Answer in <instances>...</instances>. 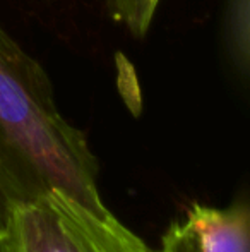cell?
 Here are the masks:
<instances>
[{
	"instance_id": "4",
	"label": "cell",
	"mask_w": 250,
	"mask_h": 252,
	"mask_svg": "<svg viewBox=\"0 0 250 252\" xmlns=\"http://www.w3.org/2000/svg\"><path fill=\"white\" fill-rule=\"evenodd\" d=\"M250 0H224L223 38L233 69L244 77L249 74Z\"/></svg>"
},
{
	"instance_id": "5",
	"label": "cell",
	"mask_w": 250,
	"mask_h": 252,
	"mask_svg": "<svg viewBox=\"0 0 250 252\" xmlns=\"http://www.w3.org/2000/svg\"><path fill=\"white\" fill-rule=\"evenodd\" d=\"M161 0H107L110 16L134 36L142 38L149 31Z\"/></svg>"
},
{
	"instance_id": "2",
	"label": "cell",
	"mask_w": 250,
	"mask_h": 252,
	"mask_svg": "<svg viewBox=\"0 0 250 252\" xmlns=\"http://www.w3.org/2000/svg\"><path fill=\"white\" fill-rule=\"evenodd\" d=\"M0 252H154L105 204L62 189L14 204L0 223Z\"/></svg>"
},
{
	"instance_id": "3",
	"label": "cell",
	"mask_w": 250,
	"mask_h": 252,
	"mask_svg": "<svg viewBox=\"0 0 250 252\" xmlns=\"http://www.w3.org/2000/svg\"><path fill=\"white\" fill-rule=\"evenodd\" d=\"M158 252H250V209L245 199L226 208L190 202L161 235Z\"/></svg>"
},
{
	"instance_id": "1",
	"label": "cell",
	"mask_w": 250,
	"mask_h": 252,
	"mask_svg": "<svg viewBox=\"0 0 250 252\" xmlns=\"http://www.w3.org/2000/svg\"><path fill=\"white\" fill-rule=\"evenodd\" d=\"M98 159L63 119L47 70L0 26V223L17 202L62 189L93 206Z\"/></svg>"
}]
</instances>
